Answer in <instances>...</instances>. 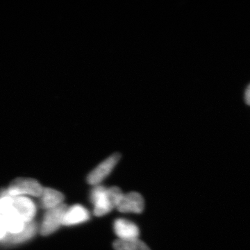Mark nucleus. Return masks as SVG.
<instances>
[{
	"label": "nucleus",
	"instance_id": "14",
	"mask_svg": "<svg viewBox=\"0 0 250 250\" xmlns=\"http://www.w3.org/2000/svg\"><path fill=\"white\" fill-rule=\"evenodd\" d=\"M245 99H246V103L250 106V84L247 88L246 94H245Z\"/></svg>",
	"mask_w": 250,
	"mask_h": 250
},
{
	"label": "nucleus",
	"instance_id": "6",
	"mask_svg": "<svg viewBox=\"0 0 250 250\" xmlns=\"http://www.w3.org/2000/svg\"><path fill=\"white\" fill-rule=\"evenodd\" d=\"M145 201L139 192L124 194L116 208L121 213H141L144 210Z\"/></svg>",
	"mask_w": 250,
	"mask_h": 250
},
{
	"label": "nucleus",
	"instance_id": "10",
	"mask_svg": "<svg viewBox=\"0 0 250 250\" xmlns=\"http://www.w3.org/2000/svg\"><path fill=\"white\" fill-rule=\"evenodd\" d=\"M1 216L4 220L7 233H16L22 231L24 228V223L17 212L14 209V207L9 210L1 213Z\"/></svg>",
	"mask_w": 250,
	"mask_h": 250
},
{
	"label": "nucleus",
	"instance_id": "4",
	"mask_svg": "<svg viewBox=\"0 0 250 250\" xmlns=\"http://www.w3.org/2000/svg\"><path fill=\"white\" fill-rule=\"evenodd\" d=\"M121 159V154L119 153H115L107 158L106 160L103 161L88 174L87 177L88 183L93 186L99 185L104 179L106 178L111 174Z\"/></svg>",
	"mask_w": 250,
	"mask_h": 250
},
{
	"label": "nucleus",
	"instance_id": "9",
	"mask_svg": "<svg viewBox=\"0 0 250 250\" xmlns=\"http://www.w3.org/2000/svg\"><path fill=\"white\" fill-rule=\"evenodd\" d=\"M89 219V212L85 207L80 205H74L67 208L62 220V225L73 226L85 223Z\"/></svg>",
	"mask_w": 250,
	"mask_h": 250
},
{
	"label": "nucleus",
	"instance_id": "13",
	"mask_svg": "<svg viewBox=\"0 0 250 250\" xmlns=\"http://www.w3.org/2000/svg\"><path fill=\"white\" fill-rule=\"evenodd\" d=\"M6 234H7V232H6L4 220H3L2 217L0 215V241H1Z\"/></svg>",
	"mask_w": 250,
	"mask_h": 250
},
{
	"label": "nucleus",
	"instance_id": "1",
	"mask_svg": "<svg viewBox=\"0 0 250 250\" xmlns=\"http://www.w3.org/2000/svg\"><path fill=\"white\" fill-rule=\"evenodd\" d=\"M120 188H107L97 185L90 192V201L94 205V215L98 217L108 214L116 208L123 197Z\"/></svg>",
	"mask_w": 250,
	"mask_h": 250
},
{
	"label": "nucleus",
	"instance_id": "12",
	"mask_svg": "<svg viewBox=\"0 0 250 250\" xmlns=\"http://www.w3.org/2000/svg\"><path fill=\"white\" fill-rule=\"evenodd\" d=\"M113 248L116 250H151L144 242L139 238L129 241L116 240L113 243Z\"/></svg>",
	"mask_w": 250,
	"mask_h": 250
},
{
	"label": "nucleus",
	"instance_id": "5",
	"mask_svg": "<svg viewBox=\"0 0 250 250\" xmlns=\"http://www.w3.org/2000/svg\"><path fill=\"white\" fill-rule=\"evenodd\" d=\"M38 229V224L34 220L26 223L22 231L16 233H7L0 241V244L4 246H13L25 243L35 236Z\"/></svg>",
	"mask_w": 250,
	"mask_h": 250
},
{
	"label": "nucleus",
	"instance_id": "11",
	"mask_svg": "<svg viewBox=\"0 0 250 250\" xmlns=\"http://www.w3.org/2000/svg\"><path fill=\"white\" fill-rule=\"evenodd\" d=\"M40 197L41 207L46 210L62 205L65 198L63 194L51 188H43Z\"/></svg>",
	"mask_w": 250,
	"mask_h": 250
},
{
	"label": "nucleus",
	"instance_id": "2",
	"mask_svg": "<svg viewBox=\"0 0 250 250\" xmlns=\"http://www.w3.org/2000/svg\"><path fill=\"white\" fill-rule=\"evenodd\" d=\"M42 188L41 184L36 179L32 178H18L10 184L5 192L11 197L30 195L32 197H40L42 194Z\"/></svg>",
	"mask_w": 250,
	"mask_h": 250
},
{
	"label": "nucleus",
	"instance_id": "8",
	"mask_svg": "<svg viewBox=\"0 0 250 250\" xmlns=\"http://www.w3.org/2000/svg\"><path fill=\"white\" fill-rule=\"evenodd\" d=\"M13 207L24 223L32 221L36 213L34 202L25 196L13 197Z\"/></svg>",
	"mask_w": 250,
	"mask_h": 250
},
{
	"label": "nucleus",
	"instance_id": "3",
	"mask_svg": "<svg viewBox=\"0 0 250 250\" xmlns=\"http://www.w3.org/2000/svg\"><path fill=\"white\" fill-rule=\"evenodd\" d=\"M67 208V206L62 203L55 208L47 210L40 228V233L42 236H49L59 229L62 225V220Z\"/></svg>",
	"mask_w": 250,
	"mask_h": 250
},
{
	"label": "nucleus",
	"instance_id": "7",
	"mask_svg": "<svg viewBox=\"0 0 250 250\" xmlns=\"http://www.w3.org/2000/svg\"><path fill=\"white\" fill-rule=\"evenodd\" d=\"M113 229L116 236L122 241L137 239L140 236L137 225L125 219H117L113 224Z\"/></svg>",
	"mask_w": 250,
	"mask_h": 250
}]
</instances>
